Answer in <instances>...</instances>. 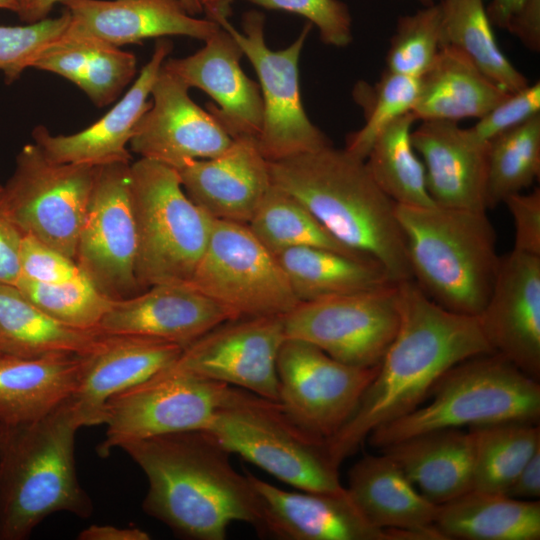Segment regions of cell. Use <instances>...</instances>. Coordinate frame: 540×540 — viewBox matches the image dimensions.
<instances>
[{"label":"cell","mask_w":540,"mask_h":540,"mask_svg":"<svg viewBox=\"0 0 540 540\" xmlns=\"http://www.w3.org/2000/svg\"><path fill=\"white\" fill-rule=\"evenodd\" d=\"M79 540H149L150 535L138 527L93 524L83 529Z\"/></svg>","instance_id":"cell-51"},{"label":"cell","mask_w":540,"mask_h":540,"mask_svg":"<svg viewBox=\"0 0 540 540\" xmlns=\"http://www.w3.org/2000/svg\"><path fill=\"white\" fill-rule=\"evenodd\" d=\"M504 495L525 501L540 498V450L520 470Z\"/></svg>","instance_id":"cell-50"},{"label":"cell","mask_w":540,"mask_h":540,"mask_svg":"<svg viewBox=\"0 0 540 540\" xmlns=\"http://www.w3.org/2000/svg\"><path fill=\"white\" fill-rule=\"evenodd\" d=\"M434 526L445 540H539L540 502L472 489L438 505Z\"/></svg>","instance_id":"cell-32"},{"label":"cell","mask_w":540,"mask_h":540,"mask_svg":"<svg viewBox=\"0 0 540 540\" xmlns=\"http://www.w3.org/2000/svg\"><path fill=\"white\" fill-rule=\"evenodd\" d=\"M299 302L370 291L395 283L378 263L317 247L276 255Z\"/></svg>","instance_id":"cell-34"},{"label":"cell","mask_w":540,"mask_h":540,"mask_svg":"<svg viewBox=\"0 0 540 540\" xmlns=\"http://www.w3.org/2000/svg\"><path fill=\"white\" fill-rule=\"evenodd\" d=\"M136 225V277L142 291L188 283L207 246L213 218L184 191L176 169L150 159L130 164Z\"/></svg>","instance_id":"cell-8"},{"label":"cell","mask_w":540,"mask_h":540,"mask_svg":"<svg viewBox=\"0 0 540 540\" xmlns=\"http://www.w3.org/2000/svg\"><path fill=\"white\" fill-rule=\"evenodd\" d=\"M208 19L220 12L230 11V0H198Z\"/></svg>","instance_id":"cell-54"},{"label":"cell","mask_w":540,"mask_h":540,"mask_svg":"<svg viewBox=\"0 0 540 540\" xmlns=\"http://www.w3.org/2000/svg\"><path fill=\"white\" fill-rule=\"evenodd\" d=\"M355 91L356 100L364 107L365 123L351 133L345 149L365 160L378 135L397 118L412 112L419 93V78L384 71L373 88Z\"/></svg>","instance_id":"cell-41"},{"label":"cell","mask_w":540,"mask_h":540,"mask_svg":"<svg viewBox=\"0 0 540 540\" xmlns=\"http://www.w3.org/2000/svg\"><path fill=\"white\" fill-rule=\"evenodd\" d=\"M346 489L366 519L379 529L434 526L438 505L425 498L382 451L365 455L352 466Z\"/></svg>","instance_id":"cell-28"},{"label":"cell","mask_w":540,"mask_h":540,"mask_svg":"<svg viewBox=\"0 0 540 540\" xmlns=\"http://www.w3.org/2000/svg\"><path fill=\"white\" fill-rule=\"evenodd\" d=\"M188 197L216 220L247 224L271 186L256 138L239 137L220 155L176 169Z\"/></svg>","instance_id":"cell-24"},{"label":"cell","mask_w":540,"mask_h":540,"mask_svg":"<svg viewBox=\"0 0 540 540\" xmlns=\"http://www.w3.org/2000/svg\"><path fill=\"white\" fill-rule=\"evenodd\" d=\"M243 55L234 37L220 26L201 49L184 58H167L163 67L217 103L208 104V112L232 139H258L263 123L262 95L260 86L240 67Z\"/></svg>","instance_id":"cell-19"},{"label":"cell","mask_w":540,"mask_h":540,"mask_svg":"<svg viewBox=\"0 0 540 540\" xmlns=\"http://www.w3.org/2000/svg\"><path fill=\"white\" fill-rule=\"evenodd\" d=\"M234 388L171 365L107 401L98 454L108 456L127 442L202 430Z\"/></svg>","instance_id":"cell-12"},{"label":"cell","mask_w":540,"mask_h":540,"mask_svg":"<svg viewBox=\"0 0 540 540\" xmlns=\"http://www.w3.org/2000/svg\"><path fill=\"white\" fill-rule=\"evenodd\" d=\"M130 163L97 167L74 260L113 300L142 292L136 277L137 235L130 193Z\"/></svg>","instance_id":"cell-14"},{"label":"cell","mask_w":540,"mask_h":540,"mask_svg":"<svg viewBox=\"0 0 540 540\" xmlns=\"http://www.w3.org/2000/svg\"><path fill=\"white\" fill-rule=\"evenodd\" d=\"M261 503L260 535L283 540H388L346 491H288L248 474Z\"/></svg>","instance_id":"cell-25"},{"label":"cell","mask_w":540,"mask_h":540,"mask_svg":"<svg viewBox=\"0 0 540 540\" xmlns=\"http://www.w3.org/2000/svg\"><path fill=\"white\" fill-rule=\"evenodd\" d=\"M182 350L159 339L104 334L97 347L82 356L80 380L70 397L85 426L103 424L105 404L111 397L171 366Z\"/></svg>","instance_id":"cell-26"},{"label":"cell","mask_w":540,"mask_h":540,"mask_svg":"<svg viewBox=\"0 0 540 540\" xmlns=\"http://www.w3.org/2000/svg\"><path fill=\"white\" fill-rule=\"evenodd\" d=\"M247 225L275 256L290 248L317 247L372 260L338 241L302 203L274 184Z\"/></svg>","instance_id":"cell-38"},{"label":"cell","mask_w":540,"mask_h":540,"mask_svg":"<svg viewBox=\"0 0 540 540\" xmlns=\"http://www.w3.org/2000/svg\"><path fill=\"white\" fill-rule=\"evenodd\" d=\"M285 339L284 316L233 319L184 347L172 366L279 401L277 358Z\"/></svg>","instance_id":"cell-16"},{"label":"cell","mask_w":540,"mask_h":540,"mask_svg":"<svg viewBox=\"0 0 540 540\" xmlns=\"http://www.w3.org/2000/svg\"><path fill=\"white\" fill-rule=\"evenodd\" d=\"M540 175V113L489 141L487 207L523 192Z\"/></svg>","instance_id":"cell-39"},{"label":"cell","mask_w":540,"mask_h":540,"mask_svg":"<svg viewBox=\"0 0 540 540\" xmlns=\"http://www.w3.org/2000/svg\"><path fill=\"white\" fill-rule=\"evenodd\" d=\"M442 47V9L431 3L398 19L386 54L389 72L420 78Z\"/></svg>","instance_id":"cell-42"},{"label":"cell","mask_w":540,"mask_h":540,"mask_svg":"<svg viewBox=\"0 0 540 540\" xmlns=\"http://www.w3.org/2000/svg\"><path fill=\"white\" fill-rule=\"evenodd\" d=\"M189 87L162 65L151 89V105L136 124L129 150L174 169L223 153L233 139L189 96Z\"/></svg>","instance_id":"cell-17"},{"label":"cell","mask_w":540,"mask_h":540,"mask_svg":"<svg viewBox=\"0 0 540 540\" xmlns=\"http://www.w3.org/2000/svg\"><path fill=\"white\" fill-rule=\"evenodd\" d=\"M82 366V356L0 354V423L32 422L52 412L76 390Z\"/></svg>","instance_id":"cell-29"},{"label":"cell","mask_w":540,"mask_h":540,"mask_svg":"<svg viewBox=\"0 0 540 540\" xmlns=\"http://www.w3.org/2000/svg\"><path fill=\"white\" fill-rule=\"evenodd\" d=\"M17 288L56 320L84 330L98 326L115 300L103 294L85 275L62 283L20 278Z\"/></svg>","instance_id":"cell-40"},{"label":"cell","mask_w":540,"mask_h":540,"mask_svg":"<svg viewBox=\"0 0 540 540\" xmlns=\"http://www.w3.org/2000/svg\"><path fill=\"white\" fill-rule=\"evenodd\" d=\"M515 229L514 250L540 256V189L517 193L503 202Z\"/></svg>","instance_id":"cell-47"},{"label":"cell","mask_w":540,"mask_h":540,"mask_svg":"<svg viewBox=\"0 0 540 540\" xmlns=\"http://www.w3.org/2000/svg\"><path fill=\"white\" fill-rule=\"evenodd\" d=\"M2 187H3V186H2V185H0V193H1V191H2Z\"/></svg>","instance_id":"cell-59"},{"label":"cell","mask_w":540,"mask_h":540,"mask_svg":"<svg viewBox=\"0 0 540 540\" xmlns=\"http://www.w3.org/2000/svg\"><path fill=\"white\" fill-rule=\"evenodd\" d=\"M230 454L303 491L342 493L326 440L296 422L279 401L235 387L204 429Z\"/></svg>","instance_id":"cell-7"},{"label":"cell","mask_w":540,"mask_h":540,"mask_svg":"<svg viewBox=\"0 0 540 540\" xmlns=\"http://www.w3.org/2000/svg\"><path fill=\"white\" fill-rule=\"evenodd\" d=\"M0 8L18 13L20 6L16 0H0Z\"/></svg>","instance_id":"cell-56"},{"label":"cell","mask_w":540,"mask_h":540,"mask_svg":"<svg viewBox=\"0 0 540 540\" xmlns=\"http://www.w3.org/2000/svg\"><path fill=\"white\" fill-rule=\"evenodd\" d=\"M524 0H491L486 7L488 17L492 23L500 29L506 27L512 16L521 7Z\"/></svg>","instance_id":"cell-52"},{"label":"cell","mask_w":540,"mask_h":540,"mask_svg":"<svg viewBox=\"0 0 540 540\" xmlns=\"http://www.w3.org/2000/svg\"><path fill=\"white\" fill-rule=\"evenodd\" d=\"M104 333L66 325L51 317L17 286L0 283V354L20 358L85 356Z\"/></svg>","instance_id":"cell-33"},{"label":"cell","mask_w":540,"mask_h":540,"mask_svg":"<svg viewBox=\"0 0 540 540\" xmlns=\"http://www.w3.org/2000/svg\"><path fill=\"white\" fill-rule=\"evenodd\" d=\"M21 277L41 283H62L84 275L74 259L24 234L20 251Z\"/></svg>","instance_id":"cell-46"},{"label":"cell","mask_w":540,"mask_h":540,"mask_svg":"<svg viewBox=\"0 0 540 540\" xmlns=\"http://www.w3.org/2000/svg\"><path fill=\"white\" fill-rule=\"evenodd\" d=\"M29 68L69 80L97 107H105L132 82L137 59L133 53L102 41L60 37L34 56Z\"/></svg>","instance_id":"cell-31"},{"label":"cell","mask_w":540,"mask_h":540,"mask_svg":"<svg viewBox=\"0 0 540 540\" xmlns=\"http://www.w3.org/2000/svg\"><path fill=\"white\" fill-rule=\"evenodd\" d=\"M411 140L423 162L428 192L436 205L487 211L489 142L457 122L426 120Z\"/></svg>","instance_id":"cell-23"},{"label":"cell","mask_w":540,"mask_h":540,"mask_svg":"<svg viewBox=\"0 0 540 540\" xmlns=\"http://www.w3.org/2000/svg\"><path fill=\"white\" fill-rule=\"evenodd\" d=\"M70 16L65 10L56 18H45L24 26L0 25V70L7 83L19 78L43 48L66 31Z\"/></svg>","instance_id":"cell-43"},{"label":"cell","mask_w":540,"mask_h":540,"mask_svg":"<svg viewBox=\"0 0 540 540\" xmlns=\"http://www.w3.org/2000/svg\"><path fill=\"white\" fill-rule=\"evenodd\" d=\"M430 401L374 429L367 439L382 449L426 432L507 421L539 423V381L496 352L465 359L433 386Z\"/></svg>","instance_id":"cell-6"},{"label":"cell","mask_w":540,"mask_h":540,"mask_svg":"<svg viewBox=\"0 0 540 540\" xmlns=\"http://www.w3.org/2000/svg\"><path fill=\"white\" fill-rule=\"evenodd\" d=\"M181 2L186 11L192 16L203 12V8L198 0H181Z\"/></svg>","instance_id":"cell-55"},{"label":"cell","mask_w":540,"mask_h":540,"mask_svg":"<svg viewBox=\"0 0 540 540\" xmlns=\"http://www.w3.org/2000/svg\"><path fill=\"white\" fill-rule=\"evenodd\" d=\"M508 94L463 53L442 46L432 66L419 78L412 114L421 121L479 119Z\"/></svg>","instance_id":"cell-30"},{"label":"cell","mask_w":540,"mask_h":540,"mask_svg":"<svg viewBox=\"0 0 540 540\" xmlns=\"http://www.w3.org/2000/svg\"><path fill=\"white\" fill-rule=\"evenodd\" d=\"M412 112L402 115L375 139L365 159L381 190L398 205L431 206L423 162L415 151L411 133Z\"/></svg>","instance_id":"cell-37"},{"label":"cell","mask_w":540,"mask_h":540,"mask_svg":"<svg viewBox=\"0 0 540 540\" xmlns=\"http://www.w3.org/2000/svg\"><path fill=\"white\" fill-rule=\"evenodd\" d=\"M399 326L342 428L326 440L336 466L354 454L377 427L413 411L451 367L494 352L477 316L449 311L431 300L413 280L398 283Z\"/></svg>","instance_id":"cell-1"},{"label":"cell","mask_w":540,"mask_h":540,"mask_svg":"<svg viewBox=\"0 0 540 540\" xmlns=\"http://www.w3.org/2000/svg\"><path fill=\"white\" fill-rule=\"evenodd\" d=\"M97 167L50 161L35 143L22 147L2 187V206L24 234L74 259Z\"/></svg>","instance_id":"cell-11"},{"label":"cell","mask_w":540,"mask_h":540,"mask_svg":"<svg viewBox=\"0 0 540 540\" xmlns=\"http://www.w3.org/2000/svg\"><path fill=\"white\" fill-rule=\"evenodd\" d=\"M1 194V193H0ZM24 233L0 201V283L16 286L21 277L20 251Z\"/></svg>","instance_id":"cell-48"},{"label":"cell","mask_w":540,"mask_h":540,"mask_svg":"<svg viewBox=\"0 0 540 540\" xmlns=\"http://www.w3.org/2000/svg\"><path fill=\"white\" fill-rule=\"evenodd\" d=\"M506 30L532 52L540 51V0H524Z\"/></svg>","instance_id":"cell-49"},{"label":"cell","mask_w":540,"mask_h":540,"mask_svg":"<svg viewBox=\"0 0 540 540\" xmlns=\"http://www.w3.org/2000/svg\"><path fill=\"white\" fill-rule=\"evenodd\" d=\"M16 1H17V3L19 4L20 10H21V9H22V8H23L30 0H16ZM20 10H19V11H20ZM19 11H18V12H19Z\"/></svg>","instance_id":"cell-57"},{"label":"cell","mask_w":540,"mask_h":540,"mask_svg":"<svg viewBox=\"0 0 540 540\" xmlns=\"http://www.w3.org/2000/svg\"><path fill=\"white\" fill-rule=\"evenodd\" d=\"M378 366L349 365L286 337L277 358L279 402L298 424L328 440L349 420Z\"/></svg>","instance_id":"cell-15"},{"label":"cell","mask_w":540,"mask_h":540,"mask_svg":"<svg viewBox=\"0 0 540 540\" xmlns=\"http://www.w3.org/2000/svg\"><path fill=\"white\" fill-rule=\"evenodd\" d=\"M271 183L302 203L342 244L377 262L395 283L412 279L396 203L365 160L332 147L269 162Z\"/></svg>","instance_id":"cell-3"},{"label":"cell","mask_w":540,"mask_h":540,"mask_svg":"<svg viewBox=\"0 0 540 540\" xmlns=\"http://www.w3.org/2000/svg\"><path fill=\"white\" fill-rule=\"evenodd\" d=\"M189 286L235 318L285 316L300 302L272 254L247 224L213 220Z\"/></svg>","instance_id":"cell-10"},{"label":"cell","mask_w":540,"mask_h":540,"mask_svg":"<svg viewBox=\"0 0 540 540\" xmlns=\"http://www.w3.org/2000/svg\"><path fill=\"white\" fill-rule=\"evenodd\" d=\"M396 216L413 281L441 307L478 316L501 257L487 211L396 204Z\"/></svg>","instance_id":"cell-5"},{"label":"cell","mask_w":540,"mask_h":540,"mask_svg":"<svg viewBox=\"0 0 540 540\" xmlns=\"http://www.w3.org/2000/svg\"><path fill=\"white\" fill-rule=\"evenodd\" d=\"M398 283L300 302L284 316L287 338L311 343L343 363L378 365L398 330Z\"/></svg>","instance_id":"cell-13"},{"label":"cell","mask_w":540,"mask_h":540,"mask_svg":"<svg viewBox=\"0 0 540 540\" xmlns=\"http://www.w3.org/2000/svg\"><path fill=\"white\" fill-rule=\"evenodd\" d=\"M64 0H30L17 14L26 23H35L47 18L57 3Z\"/></svg>","instance_id":"cell-53"},{"label":"cell","mask_w":540,"mask_h":540,"mask_svg":"<svg viewBox=\"0 0 540 540\" xmlns=\"http://www.w3.org/2000/svg\"><path fill=\"white\" fill-rule=\"evenodd\" d=\"M540 113V83L537 81L509 93L478 122L470 127L473 134L489 142L497 135L514 128Z\"/></svg>","instance_id":"cell-45"},{"label":"cell","mask_w":540,"mask_h":540,"mask_svg":"<svg viewBox=\"0 0 540 540\" xmlns=\"http://www.w3.org/2000/svg\"><path fill=\"white\" fill-rule=\"evenodd\" d=\"M442 46L463 53L489 79L508 93L529 82L500 49L484 0H441Z\"/></svg>","instance_id":"cell-35"},{"label":"cell","mask_w":540,"mask_h":540,"mask_svg":"<svg viewBox=\"0 0 540 540\" xmlns=\"http://www.w3.org/2000/svg\"><path fill=\"white\" fill-rule=\"evenodd\" d=\"M473 440L472 489L504 494L540 450L539 423L498 422L469 427Z\"/></svg>","instance_id":"cell-36"},{"label":"cell","mask_w":540,"mask_h":540,"mask_svg":"<svg viewBox=\"0 0 540 540\" xmlns=\"http://www.w3.org/2000/svg\"><path fill=\"white\" fill-rule=\"evenodd\" d=\"M492 350L540 379V256L512 249L500 257L488 301L477 316Z\"/></svg>","instance_id":"cell-18"},{"label":"cell","mask_w":540,"mask_h":540,"mask_svg":"<svg viewBox=\"0 0 540 540\" xmlns=\"http://www.w3.org/2000/svg\"><path fill=\"white\" fill-rule=\"evenodd\" d=\"M143 471L145 513L190 540H224L234 522L261 533L263 514L248 474L204 430H189L120 446Z\"/></svg>","instance_id":"cell-2"},{"label":"cell","mask_w":540,"mask_h":540,"mask_svg":"<svg viewBox=\"0 0 540 540\" xmlns=\"http://www.w3.org/2000/svg\"><path fill=\"white\" fill-rule=\"evenodd\" d=\"M233 319L235 316L226 308L188 284L167 283L115 300L98 330L104 334L159 339L184 348Z\"/></svg>","instance_id":"cell-21"},{"label":"cell","mask_w":540,"mask_h":540,"mask_svg":"<svg viewBox=\"0 0 540 540\" xmlns=\"http://www.w3.org/2000/svg\"><path fill=\"white\" fill-rule=\"evenodd\" d=\"M70 21L61 37L120 47L148 38L187 36L206 41L220 25L190 15L181 0H64Z\"/></svg>","instance_id":"cell-22"},{"label":"cell","mask_w":540,"mask_h":540,"mask_svg":"<svg viewBox=\"0 0 540 540\" xmlns=\"http://www.w3.org/2000/svg\"><path fill=\"white\" fill-rule=\"evenodd\" d=\"M380 451L388 454L419 492L436 505L472 490L473 440L468 429L434 430Z\"/></svg>","instance_id":"cell-27"},{"label":"cell","mask_w":540,"mask_h":540,"mask_svg":"<svg viewBox=\"0 0 540 540\" xmlns=\"http://www.w3.org/2000/svg\"><path fill=\"white\" fill-rule=\"evenodd\" d=\"M82 427L70 398L38 420L0 423V539H27L54 513L92 514L75 461Z\"/></svg>","instance_id":"cell-4"},{"label":"cell","mask_w":540,"mask_h":540,"mask_svg":"<svg viewBox=\"0 0 540 540\" xmlns=\"http://www.w3.org/2000/svg\"><path fill=\"white\" fill-rule=\"evenodd\" d=\"M421 2H424L426 5L431 4L432 0H419Z\"/></svg>","instance_id":"cell-58"},{"label":"cell","mask_w":540,"mask_h":540,"mask_svg":"<svg viewBox=\"0 0 540 540\" xmlns=\"http://www.w3.org/2000/svg\"><path fill=\"white\" fill-rule=\"evenodd\" d=\"M173 43L158 38L149 61L125 95L99 120L69 135H52L43 125L32 131L34 143L50 161L102 166L131 162L129 142L134 128L151 105L150 95Z\"/></svg>","instance_id":"cell-20"},{"label":"cell","mask_w":540,"mask_h":540,"mask_svg":"<svg viewBox=\"0 0 540 540\" xmlns=\"http://www.w3.org/2000/svg\"><path fill=\"white\" fill-rule=\"evenodd\" d=\"M220 13L211 20L237 41L260 81L263 123L257 142L268 162H275L331 145L328 137L308 118L300 95L298 63L313 25L307 22L287 48L269 49L264 36L265 16L250 10L242 16V32Z\"/></svg>","instance_id":"cell-9"},{"label":"cell","mask_w":540,"mask_h":540,"mask_svg":"<svg viewBox=\"0 0 540 540\" xmlns=\"http://www.w3.org/2000/svg\"><path fill=\"white\" fill-rule=\"evenodd\" d=\"M231 1V0H230ZM268 10H282L305 17L319 30L321 41L346 47L353 40L352 17L340 0H243Z\"/></svg>","instance_id":"cell-44"}]
</instances>
